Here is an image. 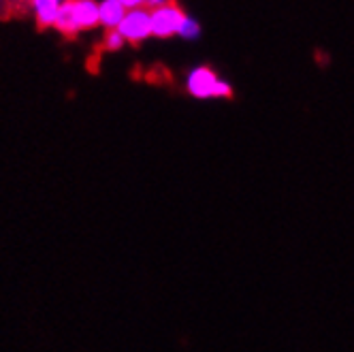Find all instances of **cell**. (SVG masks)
I'll return each instance as SVG.
<instances>
[{
    "instance_id": "cell-6",
    "label": "cell",
    "mask_w": 354,
    "mask_h": 352,
    "mask_svg": "<svg viewBox=\"0 0 354 352\" xmlns=\"http://www.w3.org/2000/svg\"><path fill=\"white\" fill-rule=\"evenodd\" d=\"M58 9H60V0H35V11H37L39 26L41 28L54 26Z\"/></svg>"
},
{
    "instance_id": "cell-4",
    "label": "cell",
    "mask_w": 354,
    "mask_h": 352,
    "mask_svg": "<svg viewBox=\"0 0 354 352\" xmlns=\"http://www.w3.org/2000/svg\"><path fill=\"white\" fill-rule=\"evenodd\" d=\"M184 21H186V13L175 3L158 7L151 11V35H156V37L180 35Z\"/></svg>"
},
{
    "instance_id": "cell-2",
    "label": "cell",
    "mask_w": 354,
    "mask_h": 352,
    "mask_svg": "<svg viewBox=\"0 0 354 352\" xmlns=\"http://www.w3.org/2000/svg\"><path fill=\"white\" fill-rule=\"evenodd\" d=\"M188 92L196 98H212V96L229 98V96H233V88L226 82H220L218 75L207 66H198L190 73Z\"/></svg>"
},
{
    "instance_id": "cell-8",
    "label": "cell",
    "mask_w": 354,
    "mask_h": 352,
    "mask_svg": "<svg viewBox=\"0 0 354 352\" xmlns=\"http://www.w3.org/2000/svg\"><path fill=\"white\" fill-rule=\"evenodd\" d=\"M180 35H182V37H188V39L196 37V35H198V24H196L194 19L186 17V21H184V26H182Z\"/></svg>"
},
{
    "instance_id": "cell-7",
    "label": "cell",
    "mask_w": 354,
    "mask_h": 352,
    "mask_svg": "<svg viewBox=\"0 0 354 352\" xmlns=\"http://www.w3.org/2000/svg\"><path fill=\"white\" fill-rule=\"evenodd\" d=\"M124 45V37L118 33V28L113 30H107V37H105V47L109 49V52H115V49H120Z\"/></svg>"
},
{
    "instance_id": "cell-1",
    "label": "cell",
    "mask_w": 354,
    "mask_h": 352,
    "mask_svg": "<svg viewBox=\"0 0 354 352\" xmlns=\"http://www.w3.org/2000/svg\"><path fill=\"white\" fill-rule=\"evenodd\" d=\"M98 24L100 11L94 0H66L58 9L54 28H58L66 37H73L80 30H92Z\"/></svg>"
},
{
    "instance_id": "cell-3",
    "label": "cell",
    "mask_w": 354,
    "mask_h": 352,
    "mask_svg": "<svg viewBox=\"0 0 354 352\" xmlns=\"http://www.w3.org/2000/svg\"><path fill=\"white\" fill-rule=\"evenodd\" d=\"M118 33L124 37V41H129L133 45L141 43L143 39L151 35V11L145 7L126 11L124 19L118 26Z\"/></svg>"
},
{
    "instance_id": "cell-5",
    "label": "cell",
    "mask_w": 354,
    "mask_h": 352,
    "mask_svg": "<svg viewBox=\"0 0 354 352\" xmlns=\"http://www.w3.org/2000/svg\"><path fill=\"white\" fill-rule=\"evenodd\" d=\"M98 11H100V24H103L107 30L118 28L120 21L126 15V7L120 3V0H105V3L98 7Z\"/></svg>"
},
{
    "instance_id": "cell-9",
    "label": "cell",
    "mask_w": 354,
    "mask_h": 352,
    "mask_svg": "<svg viewBox=\"0 0 354 352\" xmlns=\"http://www.w3.org/2000/svg\"><path fill=\"white\" fill-rule=\"evenodd\" d=\"M120 3L126 7V9H139V7H143V3H145V0H120Z\"/></svg>"
}]
</instances>
